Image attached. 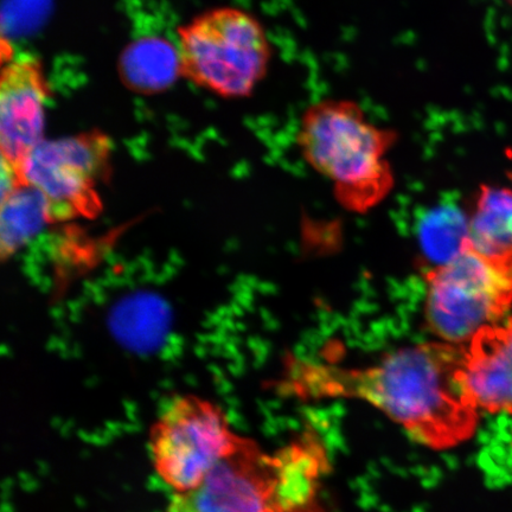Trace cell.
Here are the masks:
<instances>
[{
    "label": "cell",
    "mask_w": 512,
    "mask_h": 512,
    "mask_svg": "<svg viewBox=\"0 0 512 512\" xmlns=\"http://www.w3.org/2000/svg\"><path fill=\"white\" fill-rule=\"evenodd\" d=\"M464 348L441 341L415 344L360 368L292 356L285 361L277 389L302 401L367 402L416 443L450 450L475 434L479 418L460 379Z\"/></svg>",
    "instance_id": "cell-1"
},
{
    "label": "cell",
    "mask_w": 512,
    "mask_h": 512,
    "mask_svg": "<svg viewBox=\"0 0 512 512\" xmlns=\"http://www.w3.org/2000/svg\"><path fill=\"white\" fill-rule=\"evenodd\" d=\"M330 470L322 438L306 430L268 453L243 437L195 491L196 512H326L323 480Z\"/></svg>",
    "instance_id": "cell-2"
},
{
    "label": "cell",
    "mask_w": 512,
    "mask_h": 512,
    "mask_svg": "<svg viewBox=\"0 0 512 512\" xmlns=\"http://www.w3.org/2000/svg\"><path fill=\"white\" fill-rule=\"evenodd\" d=\"M398 134L379 127L350 100L326 99L307 107L297 144L305 162L332 183L337 201L366 213L393 189L387 159Z\"/></svg>",
    "instance_id": "cell-3"
},
{
    "label": "cell",
    "mask_w": 512,
    "mask_h": 512,
    "mask_svg": "<svg viewBox=\"0 0 512 512\" xmlns=\"http://www.w3.org/2000/svg\"><path fill=\"white\" fill-rule=\"evenodd\" d=\"M182 78L224 99L252 95L272 59L264 27L238 8L211 9L177 30Z\"/></svg>",
    "instance_id": "cell-4"
},
{
    "label": "cell",
    "mask_w": 512,
    "mask_h": 512,
    "mask_svg": "<svg viewBox=\"0 0 512 512\" xmlns=\"http://www.w3.org/2000/svg\"><path fill=\"white\" fill-rule=\"evenodd\" d=\"M113 144L98 130L44 139L15 169L21 187L40 192L49 204L53 223L95 219L104 206L100 190L112 175Z\"/></svg>",
    "instance_id": "cell-5"
},
{
    "label": "cell",
    "mask_w": 512,
    "mask_h": 512,
    "mask_svg": "<svg viewBox=\"0 0 512 512\" xmlns=\"http://www.w3.org/2000/svg\"><path fill=\"white\" fill-rule=\"evenodd\" d=\"M424 315L437 341L465 345L512 306V277L465 243L462 251L425 274Z\"/></svg>",
    "instance_id": "cell-6"
},
{
    "label": "cell",
    "mask_w": 512,
    "mask_h": 512,
    "mask_svg": "<svg viewBox=\"0 0 512 512\" xmlns=\"http://www.w3.org/2000/svg\"><path fill=\"white\" fill-rule=\"evenodd\" d=\"M242 438L214 402L192 394L181 395L171 401L151 428L152 464L176 495H188L236 451Z\"/></svg>",
    "instance_id": "cell-7"
},
{
    "label": "cell",
    "mask_w": 512,
    "mask_h": 512,
    "mask_svg": "<svg viewBox=\"0 0 512 512\" xmlns=\"http://www.w3.org/2000/svg\"><path fill=\"white\" fill-rule=\"evenodd\" d=\"M50 89L40 61L17 56L0 75V151L15 169L44 137Z\"/></svg>",
    "instance_id": "cell-8"
},
{
    "label": "cell",
    "mask_w": 512,
    "mask_h": 512,
    "mask_svg": "<svg viewBox=\"0 0 512 512\" xmlns=\"http://www.w3.org/2000/svg\"><path fill=\"white\" fill-rule=\"evenodd\" d=\"M460 379L478 411L512 413V316L485 326L465 344Z\"/></svg>",
    "instance_id": "cell-9"
},
{
    "label": "cell",
    "mask_w": 512,
    "mask_h": 512,
    "mask_svg": "<svg viewBox=\"0 0 512 512\" xmlns=\"http://www.w3.org/2000/svg\"><path fill=\"white\" fill-rule=\"evenodd\" d=\"M467 243L512 277V190L483 185L469 219Z\"/></svg>",
    "instance_id": "cell-10"
},
{
    "label": "cell",
    "mask_w": 512,
    "mask_h": 512,
    "mask_svg": "<svg viewBox=\"0 0 512 512\" xmlns=\"http://www.w3.org/2000/svg\"><path fill=\"white\" fill-rule=\"evenodd\" d=\"M119 68L125 85L144 94L162 92L182 76L177 46L159 37L132 43L121 56Z\"/></svg>",
    "instance_id": "cell-11"
},
{
    "label": "cell",
    "mask_w": 512,
    "mask_h": 512,
    "mask_svg": "<svg viewBox=\"0 0 512 512\" xmlns=\"http://www.w3.org/2000/svg\"><path fill=\"white\" fill-rule=\"evenodd\" d=\"M51 221L49 204L40 192L18 187L2 195V258H10Z\"/></svg>",
    "instance_id": "cell-12"
},
{
    "label": "cell",
    "mask_w": 512,
    "mask_h": 512,
    "mask_svg": "<svg viewBox=\"0 0 512 512\" xmlns=\"http://www.w3.org/2000/svg\"><path fill=\"white\" fill-rule=\"evenodd\" d=\"M163 512H196L192 505L188 501V498L184 495H175L172 502L168 505Z\"/></svg>",
    "instance_id": "cell-13"
},
{
    "label": "cell",
    "mask_w": 512,
    "mask_h": 512,
    "mask_svg": "<svg viewBox=\"0 0 512 512\" xmlns=\"http://www.w3.org/2000/svg\"><path fill=\"white\" fill-rule=\"evenodd\" d=\"M510 2H512V0H510Z\"/></svg>",
    "instance_id": "cell-14"
}]
</instances>
